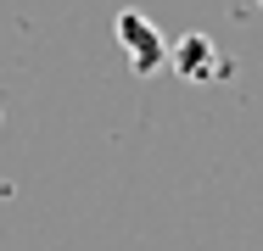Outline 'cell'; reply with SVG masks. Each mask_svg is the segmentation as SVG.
<instances>
[{
    "label": "cell",
    "mask_w": 263,
    "mask_h": 251,
    "mask_svg": "<svg viewBox=\"0 0 263 251\" xmlns=\"http://www.w3.org/2000/svg\"><path fill=\"white\" fill-rule=\"evenodd\" d=\"M168 61H174V73H185V78H213V73H218V56H213L208 34L174 39V45H168Z\"/></svg>",
    "instance_id": "obj_2"
},
{
    "label": "cell",
    "mask_w": 263,
    "mask_h": 251,
    "mask_svg": "<svg viewBox=\"0 0 263 251\" xmlns=\"http://www.w3.org/2000/svg\"><path fill=\"white\" fill-rule=\"evenodd\" d=\"M112 34H118V45L129 50V67H135L140 78H152L157 67H168V39L157 34L152 17H140V11H118Z\"/></svg>",
    "instance_id": "obj_1"
}]
</instances>
